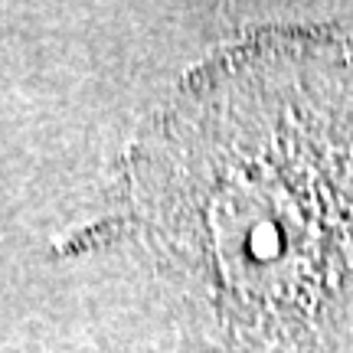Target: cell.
I'll return each mask as SVG.
<instances>
[{
    "label": "cell",
    "instance_id": "1",
    "mask_svg": "<svg viewBox=\"0 0 353 353\" xmlns=\"http://www.w3.org/2000/svg\"><path fill=\"white\" fill-rule=\"evenodd\" d=\"M131 223L249 347H353V43L268 33L190 79L131 170Z\"/></svg>",
    "mask_w": 353,
    "mask_h": 353
}]
</instances>
